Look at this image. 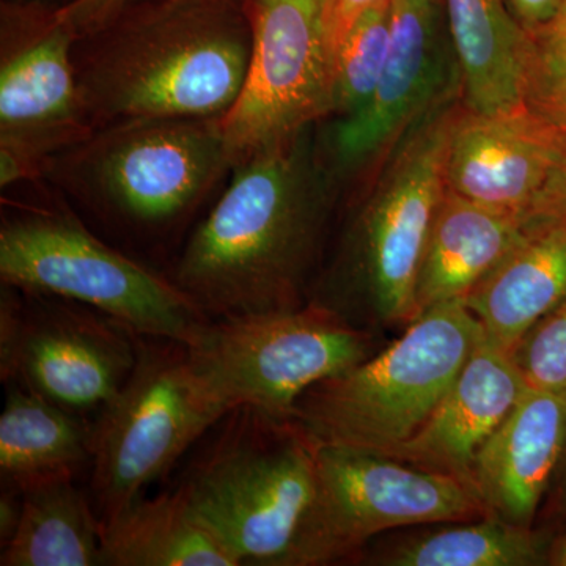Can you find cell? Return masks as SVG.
Wrapping results in <instances>:
<instances>
[{"instance_id": "5b68a950", "label": "cell", "mask_w": 566, "mask_h": 566, "mask_svg": "<svg viewBox=\"0 0 566 566\" xmlns=\"http://www.w3.org/2000/svg\"><path fill=\"white\" fill-rule=\"evenodd\" d=\"M315 482L316 444L303 428L240 406L175 488L241 565L281 566Z\"/></svg>"}, {"instance_id": "9c48e42d", "label": "cell", "mask_w": 566, "mask_h": 566, "mask_svg": "<svg viewBox=\"0 0 566 566\" xmlns=\"http://www.w3.org/2000/svg\"><path fill=\"white\" fill-rule=\"evenodd\" d=\"M233 409L292 419L308 389L371 356L370 337L323 304L211 319L188 346Z\"/></svg>"}, {"instance_id": "1f68e13d", "label": "cell", "mask_w": 566, "mask_h": 566, "mask_svg": "<svg viewBox=\"0 0 566 566\" xmlns=\"http://www.w3.org/2000/svg\"><path fill=\"white\" fill-rule=\"evenodd\" d=\"M133 0H77L82 10L88 14L93 21L103 20L104 17L117 9L118 6Z\"/></svg>"}, {"instance_id": "ba28073f", "label": "cell", "mask_w": 566, "mask_h": 566, "mask_svg": "<svg viewBox=\"0 0 566 566\" xmlns=\"http://www.w3.org/2000/svg\"><path fill=\"white\" fill-rule=\"evenodd\" d=\"M485 510L474 488L457 476L316 444L314 497L281 566L335 564L390 528L453 523Z\"/></svg>"}, {"instance_id": "e0dca14e", "label": "cell", "mask_w": 566, "mask_h": 566, "mask_svg": "<svg viewBox=\"0 0 566 566\" xmlns=\"http://www.w3.org/2000/svg\"><path fill=\"white\" fill-rule=\"evenodd\" d=\"M565 450L566 394L527 387L476 453L472 485L493 515L528 527Z\"/></svg>"}, {"instance_id": "484cf974", "label": "cell", "mask_w": 566, "mask_h": 566, "mask_svg": "<svg viewBox=\"0 0 566 566\" xmlns=\"http://www.w3.org/2000/svg\"><path fill=\"white\" fill-rule=\"evenodd\" d=\"M527 33L524 104L562 128L566 125V0L546 24Z\"/></svg>"}, {"instance_id": "d6986e66", "label": "cell", "mask_w": 566, "mask_h": 566, "mask_svg": "<svg viewBox=\"0 0 566 566\" xmlns=\"http://www.w3.org/2000/svg\"><path fill=\"white\" fill-rule=\"evenodd\" d=\"M523 230L515 249L464 297L488 340L506 352L566 303V223Z\"/></svg>"}, {"instance_id": "603a6c76", "label": "cell", "mask_w": 566, "mask_h": 566, "mask_svg": "<svg viewBox=\"0 0 566 566\" xmlns=\"http://www.w3.org/2000/svg\"><path fill=\"white\" fill-rule=\"evenodd\" d=\"M17 531L2 546V566H99L103 524L74 479L22 491Z\"/></svg>"}, {"instance_id": "ffe728a7", "label": "cell", "mask_w": 566, "mask_h": 566, "mask_svg": "<svg viewBox=\"0 0 566 566\" xmlns=\"http://www.w3.org/2000/svg\"><path fill=\"white\" fill-rule=\"evenodd\" d=\"M447 33L468 109L493 114L524 106L528 33L506 0H442Z\"/></svg>"}, {"instance_id": "cb8c5ba5", "label": "cell", "mask_w": 566, "mask_h": 566, "mask_svg": "<svg viewBox=\"0 0 566 566\" xmlns=\"http://www.w3.org/2000/svg\"><path fill=\"white\" fill-rule=\"evenodd\" d=\"M543 547L526 526L491 515L468 526L441 528L406 539L375 557L387 566H532Z\"/></svg>"}, {"instance_id": "44dd1931", "label": "cell", "mask_w": 566, "mask_h": 566, "mask_svg": "<svg viewBox=\"0 0 566 566\" xmlns=\"http://www.w3.org/2000/svg\"><path fill=\"white\" fill-rule=\"evenodd\" d=\"M93 422L84 415L9 385L0 416L2 488L22 493L52 480L76 479L92 464Z\"/></svg>"}, {"instance_id": "7402d4cb", "label": "cell", "mask_w": 566, "mask_h": 566, "mask_svg": "<svg viewBox=\"0 0 566 566\" xmlns=\"http://www.w3.org/2000/svg\"><path fill=\"white\" fill-rule=\"evenodd\" d=\"M174 488L139 497L103 526L102 566H240Z\"/></svg>"}, {"instance_id": "7a4b0ae2", "label": "cell", "mask_w": 566, "mask_h": 566, "mask_svg": "<svg viewBox=\"0 0 566 566\" xmlns=\"http://www.w3.org/2000/svg\"><path fill=\"white\" fill-rule=\"evenodd\" d=\"M252 51L245 0H133L81 33L74 69L93 126L223 117Z\"/></svg>"}, {"instance_id": "8992f818", "label": "cell", "mask_w": 566, "mask_h": 566, "mask_svg": "<svg viewBox=\"0 0 566 566\" xmlns=\"http://www.w3.org/2000/svg\"><path fill=\"white\" fill-rule=\"evenodd\" d=\"M0 279L102 312L142 337L192 346L211 323L174 279L115 251L65 208L17 205L3 212Z\"/></svg>"}, {"instance_id": "4fadbf2b", "label": "cell", "mask_w": 566, "mask_h": 566, "mask_svg": "<svg viewBox=\"0 0 566 566\" xmlns=\"http://www.w3.org/2000/svg\"><path fill=\"white\" fill-rule=\"evenodd\" d=\"M457 109L453 102L442 104L405 134L357 223V271L382 322L417 318V275L447 191V145Z\"/></svg>"}, {"instance_id": "8fae6325", "label": "cell", "mask_w": 566, "mask_h": 566, "mask_svg": "<svg viewBox=\"0 0 566 566\" xmlns=\"http://www.w3.org/2000/svg\"><path fill=\"white\" fill-rule=\"evenodd\" d=\"M139 337L102 312L61 297L0 292V376L87 416L114 400L136 365Z\"/></svg>"}, {"instance_id": "3957f363", "label": "cell", "mask_w": 566, "mask_h": 566, "mask_svg": "<svg viewBox=\"0 0 566 566\" xmlns=\"http://www.w3.org/2000/svg\"><path fill=\"white\" fill-rule=\"evenodd\" d=\"M233 169L222 117L133 118L55 153L40 180L118 229L166 234Z\"/></svg>"}, {"instance_id": "6da1fadb", "label": "cell", "mask_w": 566, "mask_h": 566, "mask_svg": "<svg viewBox=\"0 0 566 566\" xmlns=\"http://www.w3.org/2000/svg\"><path fill=\"white\" fill-rule=\"evenodd\" d=\"M311 129L234 164L189 237L172 279L211 319L303 305L331 199Z\"/></svg>"}, {"instance_id": "f1b7e54d", "label": "cell", "mask_w": 566, "mask_h": 566, "mask_svg": "<svg viewBox=\"0 0 566 566\" xmlns=\"http://www.w3.org/2000/svg\"><path fill=\"white\" fill-rule=\"evenodd\" d=\"M392 2L394 0H323L324 40L333 66L346 35L365 11L390 6Z\"/></svg>"}, {"instance_id": "30bf717a", "label": "cell", "mask_w": 566, "mask_h": 566, "mask_svg": "<svg viewBox=\"0 0 566 566\" xmlns=\"http://www.w3.org/2000/svg\"><path fill=\"white\" fill-rule=\"evenodd\" d=\"M69 7L0 2V186L40 180L55 153L95 132L74 69Z\"/></svg>"}, {"instance_id": "277c9868", "label": "cell", "mask_w": 566, "mask_h": 566, "mask_svg": "<svg viewBox=\"0 0 566 566\" xmlns=\"http://www.w3.org/2000/svg\"><path fill=\"white\" fill-rule=\"evenodd\" d=\"M483 335L463 300L433 305L385 352L308 389L292 419L315 444L390 457L430 419Z\"/></svg>"}, {"instance_id": "836d02e7", "label": "cell", "mask_w": 566, "mask_h": 566, "mask_svg": "<svg viewBox=\"0 0 566 566\" xmlns=\"http://www.w3.org/2000/svg\"><path fill=\"white\" fill-rule=\"evenodd\" d=\"M554 564L566 566V535L560 545L557 546L556 554H554Z\"/></svg>"}, {"instance_id": "d4e9b609", "label": "cell", "mask_w": 566, "mask_h": 566, "mask_svg": "<svg viewBox=\"0 0 566 566\" xmlns=\"http://www.w3.org/2000/svg\"><path fill=\"white\" fill-rule=\"evenodd\" d=\"M390 46V6L365 11L356 21L334 65L333 115L337 118L363 109L385 71Z\"/></svg>"}, {"instance_id": "ac0fdd59", "label": "cell", "mask_w": 566, "mask_h": 566, "mask_svg": "<svg viewBox=\"0 0 566 566\" xmlns=\"http://www.w3.org/2000/svg\"><path fill=\"white\" fill-rule=\"evenodd\" d=\"M523 219L464 199L447 188L416 283L417 316L463 300L523 238Z\"/></svg>"}, {"instance_id": "5bb4252c", "label": "cell", "mask_w": 566, "mask_h": 566, "mask_svg": "<svg viewBox=\"0 0 566 566\" xmlns=\"http://www.w3.org/2000/svg\"><path fill=\"white\" fill-rule=\"evenodd\" d=\"M461 92L460 70L442 32L441 0H394L390 46L367 104L337 118L329 136L335 167L353 172Z\"/></svg>"}, {"instance_id": "d6a6232c", "label": "cell", "mask_w": 566, "mask_h": 566, "mask_svg": "<svg viewBox=\"0 0 566 566\" xmlns=\"http://www.w3.org/2000/svg\"><path fill=\"white\" fill-rule=\"evenodd\" d=\"M11 2L41 3V6L48 7H66L76 2V0H11Z\"/></svg>"}, {"instance_id": "9a60e30c", "label": "cell", "mask_w": 566, "mask_h": 566, "mask_svg": "<svg viewBox=\"0 0 566 566\" xmlns=\"http://www.w3.org/2000/svg\"><path fill=\"white\" fill-rule=\"evenodd\" d=\"M558 128L526 107L482 114L458 106L447 145V188L524 218L556 158Z\"/></svg>"}, {"instance_id": "2e32d148", "label": "cell", "mask_w": 566, "mask_h": 566, "mask_svg": "<svg viewBox=\"0 0 566 566\" xmlns=\"http://www.w3.org/2000/svg\"><path fill=\"white\" fill-rule=\"evenodd\" d=\"M526 389L510 352L483 335L430 419L387 458L457 476L474 488L476 453Z\"/></svg>"}, {"instance_id": "7c38bea8", "label": "cell", "mask_w": 566, "mask_h": 566, "mask_svg": "<svg viewBox=\"0 0 566 566\" xmlns=\"http://www.w3.org/2000/svg\"><path fill=\"white\" fill-rule=\"evenodd\" d=\"M252 51L243 88L222 117L234 164L333 115L334 66L323 0H245Z\"/></svg>"}, {"instance_id": "4316f807", "label": "cell", "mask_w": 566, "mask_h": 566, "mask_svg": "<svg viewBox=\"0 0 566 566\" xmlns=\"http://www.w3.org/2000/svg\"><path fill=\"white\" fill-rule=\"evenodd\" d=\"M510 357L527 387L566 394V303L534 324Z\"/></svg>"}, {"instance_id": "83f0119b", "label": "cell", "mask_w": 566, "mask_h": 566, "mask_svg": "<svg viewBox=\"0 0 566 566\" xmlns=\"http://www.w3.org/2000/svg\"><path fill=\"white\" fill-rule=\"evenodd\" d=\"M566 223V125L558 128L556 158L542 191L523 218L524 229Z\"/></svg>"}, {"instance_id": "f546056e", "label": "cell", "mask_w": 566, "mask_h": 566, "mask_svg": "<svg viewBox=\"0 0 566 566\" xmlns=\"http://www.w3.org/2000/svg\"><path fill=\"white\" fill-rule=\"evenodd\" d=\"M506 2L520 24L531 32L546 24L560 9L564 0H506Z\"/></svg>"}, {"instance_id": "52a82bcc", "label": "cell", "mask_w": 566, "mask_h": 566, "mask_svg": "<svg viewBox=\"0 0 566 566\" xmlns=\"http://www.w3.org/2000/svg\"><path fill=\"white\" fill-rule=\"evenodd\" d=\"M232 411L188 346L140 335L132 375L93 422L91 490L103 526Z\"/></svg>"}, {"instance_id": "4dcf8cb0", "label": "cell", "mask_w": 566, "mask_h": 566, "mask_svg": "<svg viewBox=\"0 0 566 566\" xmlns=\"http://www.w3.org/2000/svg\"><path fill=\"white\" fill-rule=\"evenodd\" d=\"M21 501L20 491L2 488V494H0V547L7 545L17 531L21 516Z\"/></svg>"}]
</instances>
